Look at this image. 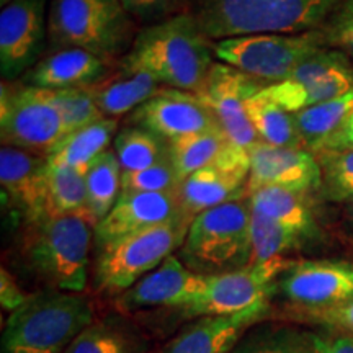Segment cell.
Listing matches in <instances>:
<instances>
[{
    "label": "cell",
    "mask_w": 353,
    "mask_h": 353,
    "mask_svg": "<svg viewBox=\"0 0 353 353\" xmlns=\"http://www.w3.org/2000/svg\"><path fill=\"white\" fill-rule=\"evenodd\" d=\"M128 123L154 132L167 143L200 132L221 131L214 113L200 97L175 88L154 95L130 113Z\"/></svg>",
    "instance_id": "15"
},
{
    "label": "cell",
    "mask_w": 353,
    "mask_h": 353,
    "mask_svg": "<svg viewBox=\"0 0 353 353\" xmlns=\"http://www.w3.org/2000/svg\"><path fill=\"white\" fill-rule=\"evenodd\" d=\"M250 234H252V257H250L249 265L263 263L272 259L283 257L286 252L298 249L306 241L293 229L265 218L255 211H252Z\"/></svg>",
    "instance_id": "34"
},
{
    "label": "cell",
    "mask_w": 353,
    "mask_h": 353,
    "mask_svg": "<svg viewBox=\"0 0 353 353\" xmlns=\"http://www.w3.org/2000/svg\"><path fill=\"white\" fill-rule=\"evenodd\" d=\"M94 229L79 214L44 216L26 224L21 254L30 270L51 290L82 293Z\"/></svg>",
    "instance_id": "3"
},
{
    "label": "cell",
    "mask_w": 353,
    "mask_h": 353,
    "mask_svg": "<svg viewBox=\"0 0 353 353\" xmlns=\"http://www.w3.org/2000/svg\"><path fill=\"white\" fill-rule=\"evenodd\" d=\"M249 196L203 211L190 224L180 260L192 272L211 276L247 267L252 257Z\"/></svg>",
    "instance_id": "5"
},
{
    "label": "cell",
    "mask_w": 353,
    "mask_h": 353,
    "mask_svg": "<svg viewBox=\"0 0 353 353\" xmlns=\"http://www.w3.org/2000/svg\"><path fill=\"white\" fill-rule=\"evenodd\" d=\"M65 136L63 118L43 88L2 82L0 138L3 145L48 159Z\"/></svg>",
    "instance_id": "9"
},
{
    "label": "cell",
    "mask_w": 353,
    "mask_h": 353,
    "mask_svg": "<svg viewBox=\"0 0 353 353\" xmlns=\"http://www.w3.org/2000/svg\"><path fill=\"white\" fill-rule=\"evenodd\" d=\"M85 174L87 172L74 167H50L48 216L79 214L87 218Z\"/></svg>",
    "instance_id": "32"
},
{
    "label": "cell",
    "mask_w": 353,
    "mask_h": 353,
    "mask_svg": "<svg viewBox=\"0 0 353 353\" xmlns=\"http://www.w3.org/2000/svg\"><path fill=\"white\" fill-rule=\"evenodd\" d=\"M341 0H185V10L211 41L317 30Z\"/></svg>",
    "instance_id": "2"
},
{
    "label": "cell",
    "mask_w": 353,
    "mask_h": 353,
    "mask_svg": "<svg viewBox=\"0 0 353 353\" xmlns=\"http://www.w3.org/2000/svg\"><path fill=\"white\" fill-rule=\"evenodd\" d=\"M180 180L170 156H167L148 169L138 172H123L121 190L123 192H175Z\"/></svg>",
    "instance_id": "37"
},
{
    "label": "cell",
    "mask_w": 353,
    "mask_h": 353,
    "mask_svg": "<svg viewBox=\"0 0 353 353\" xmlns=\"http://www.w3.org/2000/svg\"><path fill=\"white\" fill-rule=\"evenodd\" d=\"M94 322V306L81 293L48 290L10 312L2 353H64Z\"/></svg>",
    "instance_id": "4"
},
{
    "label": "cell",
    "mask_w": 353,
    "mask_h": 353,
    "mask_svg": "<svg viewBox=\"0 0 353 353\" xmlns=\"http://www.w3.org/2000/svg\"><path fill=\"white\" fill-rule=\"evenodd\" d=\"M327 48L341 51L353 64V0H341L322 28Z\"/></svg>",
    "instance_id": "38"
},
{
    "label": "cell",
    "mask_w": 353,
    "mask_h": 353,
    "mask_svg": "<svg viewBox=\"0 0 353 353\" xmlns=\"http://www.w3.org/2000/svg\"><path fill=\"white\" fill-rule=\"evenodd\" d=\"M276 290L286 301L307 312L353 301V263L337 260L291 262L278 276Z\"/></svg>",
    "instance_id": "13"
},
{
    "label": "cell",
    "mask_w": 353,
    "mask_h": 353,
    "mask_svg": "<svg viewBox=\"0 0 353 353\" xmlns=\"http://www.w3.org/2000/svg\"><path fill=\"white\" fill-rule=\"evenodd\" d=\"M185 211L175 192H123L112 211L94 229L95 247H103L130 234L161 226L176 218H183ZM188 218V216H187Z\"/></svg>",
    "instance_id": "18"
},
{
    "label": "cell",
    "mask_w": 353,
    "mask_h": 353,
    "mask_svg": "<svg viewBox=\"0 0 353 353\" xmlns=\"http://www.w3.org/2000/svg\"><path fill=\"white\" fill-rule=\"evenodd\" d=\"M28 299L30 294H26L20 288L15 278L12 276V273L7 272L6 268H2L0 270V303H2V307L13 312L15 309L23 306Z\"/></svg>",
    "instance_id": "42"
},
{
    "label": "cell",
    "mask_w": 353,
    "mask_h": 353,
    "mask_svg": "<svg viewBox=\"0 0 353 353\" xmlns=\"http://www.w3.org/2000/svg\"><path fill=\"white\" fill-rule=\"evenodd\" d=\"M44 94L52 103V107L59 112L68 134L105 118L100 108L97 107L90 88L44 90Z\"/></svg>",
    "instance_id": "35"
},
{
    "label": "cell",
    "mask_w": 353,
    "mask_h": 353,
    "mask_svg": "<svg viewBox=\"0 0 353 353\" xmlns=\"http://www.w3.org/2000/svg\"><path fill=\"white\" fill-rule=\"evenodd\" d=\"M134 23L121 0H51L48 39L54 48H79L110 61L131 48Z\"/></svg>",
    "instance_id": "6"
},
{
    "label": "cell",
    "mask_w": 353,
    "mask_h": 353,
    "mask_svg": "<svg viewBox=\"0 0 353 353\" xmlns=\"http://www.w3.org/2000/svg\"><path fill=\"white\" fill-rule=\"evenodd\" d=\"M307 316H311L312 319L321 322V324L347 330L348 334L353 335V301L332 309H325V311L307 312Z\"/></svg>",
    "instance_id": "41"
},
{
    "label": "cell",
    "mask_w": 353,
    "mask_h": 353,
    "mask_svg": "<svg viewBox=\"0 0 353 353\" xmlns=\"http://www.w3.org/2000/svg\"><path fill=\"white\" fill-rule=\"evenodd\" d=\"M48 159L23 149L2 145L0 149V185L8 205L17 210L26 224L48 216Z\"/></svg>",
    "instance_id": "19"
},
{
    "label": "cell",
    "mask_w": 353,
    "mask_h": 353,
    "mask_svg": "<svg viewBox=\"0 0 353 353\" xmlns=\"http://www.w3.org/2000/svg\"><path fill=\"white\" fill-rule=\"evenodd\" d=\"M113 151L123 172H138L169 156V143L144 128L130 125L114 136Z\"/></svg>",
    "instance_id": "30"
},
{
    "label": "cell",
    "mask_w": 353,
    "mask_h": 353,
    "mask_svg": "<svg viewBox=\"0 0 353 353\" xmlns=\"http://www.w3.org/2000/svg\"><path fill=\"white\" fill-rule=\"evenodd\" d=\"M311 353H353V335H312Z\"/></svg>",
    "instance_id": "43"
},
{
    "label": "cell",
    "mask_w": 353,
    "mask_h": 353,
    "mask_svg": "<svg viewBox=\"0 0 353 353\" xmlns=\"http://www.w3.org/2000/svg\"><path fill=\"white\" fill-rule=\"evenodd\" d=\"M123 169L112 149L101 152L88 165L87 185V218L94 228L107 216L121 195Z\"/></svg>",
    "instance_id": "28"
},
{
    "label": "cell",
    "mask_w": 353,
    "mask_h": 353,
    "mask_svg": "<svg viewBox=\"0 0 353 353\" xmlns=\"http://www.w3.org/2000/svg\"><path fill=\"white\" fill-rule=\"evenodd\" d=\"M348 221H350V224L353 226V200L350 201V206H348Z\"/></svg>",
    "instance_id": "45"
},
{
    "label": "cell",
    "mask_w": 353,
    "mask_h": 353,
    "mask_svg": "<svg viewBox=\"0 0 353 353\" xmlns=\"http://www.w3.org/2000/svg\"><path fill=\"white\" fill-rule=\"evenodd\" d=\"M107 77V61L79 48H61L41 57L25 74L23 83L44 90H65L90 88Z\"/></svg>",
    "instance_id": "21"
},
{
    "label": "cell",
    "mask_w": 353,
    "mask_h": 353,
    "mask_svg": "<svg viewBox=\"0 0 353 353\" xmlns=\"http://www.w3.org/2000/svg\"><path fill=\"white\" fill-rule=\"evenodd\" d=\"M353 88V64L341 51L324 48L299 64L285 81L270 83L260 95L290 113L319 105Z\"/></svg>",
    "instance_id": "10"
},
{
    "label": "cell",
    "mask_w": 353,
    "mask_h": 353,
    "mask_svg": "<svg viewBox=\"0 0 353 353\" xmlns=\"http://www.w3.org/2000/svg\"><path fill=\"white\" fill-rule=\"evenodd\" d=\"M270 316L263 301L231 316H203L167 343L162 353H232L254 325Z\"/></svg>",
    "instance_id": "20"
},
{
    "label": "cell",
    "mask_w": 353,
    "mask_h": 353,
    "mask_svg": "<svg viewBox=\"0 0 353 353\" xmlns=\"http://www.w3.org/2000/svg\"><path fill=\"white\" fill-rule=\"evenodd\" d=\"M208 286V276L192 272L180 257L170 255L156 270L141 278L117 299L120 311H141L152 307L193 306Z\"/></svg>",
    "instance_id": "16"
},
{
    "label": "cell",
    "mask_w": 353,
    "mask_h": 353,
    "mask_svg": "<svg viewBox=\"0 0 353 353\" xmlns=\"http://www.w3.org/2000/svg\"><path fill=\"white\" fill-rule=\"evenodd\" d=\"M324 48L327 43L319 28L291 34H247L213 43V52L221 63L267 83L288 79L299 64Z\"/></svg>",
    "instance_id": "8"
},
{
    "label": "cell",
    "mask_w": 353,
    "mask_h": 353,
    "mask_svg": "<svg viewBox=\"0 0 353 353\" xmlns=\"http://www.w3.org/2000/svg\"><path fill=\"white\" fill-rule=\"evenodd\" d=\"M64 353H145V342L125 321L107 317L83 329Z\"/></svg>",
    "instance_id": "26"
},
{
    "label": "cell",
    "mask_w": 353,
    "mask_h": 353,
    "mask_svg": "<svg viewBox=\"0 0 353 353\" xmlns=\"http://www.w3.org/2000/svg\"><path fill=\"white\" fill-rule=\"evenodd\" d=\"M213 43L188 13L170 17L136 33L121 70L145 72L161 85L198 94L213 68Z\"/></svg>",
    "instance_id": "1"
},
{
    "label": "cell",
    "mask_w": 353,
    "mask_h": 353,
    "mask_svg": "<svg viewBox=\"0 0 353 353\" xmlns=\"http://www.w3.org/2000/svg\"><path fill=\"white\" fill-rule=\"evenodd\" d=\"M228 138L223 131L200 132L169 143V156L180 180L213 164Z\"/></svg>",
    "instance_id": "33"
},
{
    "label": "cell",
    "mask_w": 353,
    "mask_h": 353,
    "mask_svg": "<svg viewBox=\"0 0 353 353\" xmlns=\"http://www.w3.org/2000/svg\"><path fill=\"white\" fill-rule=\"evenodd\" d=\"M48 34L46 0H10L0 13V72L25 76L39 61Z\"/></svg>",
    "instance_id": "14"
},
{
    "label": "cell",
    "mask_w": 353,
    "mask_h": 353,
    "mask_svg": "<svg viewBox=\"0 0 353 353\" xmlns=\"http://www.w3.org/2000/svg\"><path fill=\"white\" fill-rule=\"evenodd\" d=\"M8 2H10V0H0V3H2V7H3V6H7Z\"/></svg>",
    "instance_id": "46"
},
{
    "label": "cell",
    "mask_w": 353,
    "mask_h": 353,
    "mask_svg": "<svg viewBox=\"0 0 353 353\" xmlns=\"http://www.w3.org/2000/svg\"><path fill=\"white\" fill-rule=\"evenodd\" d=\"M312 335L296 327L260 322L247 332L232 353H311Z\"/></svg>",
    "instance_id": "31"
},
{
    "label": "cell",
    "mask_w": 353,
    "mask_h": 353,
    "mask_svg": "<svg viewBox=\"0 0 353 353\" xmlns=\"http://www.w3.org/2000/svg\"><path fill=\"white\" fill-rule=\"evenodd\" d=\"M161 83L145 72H125L107 77L90 87L97 107L105 118H118L134 112L161 92Z\"/></svg>",
    "instance_id": "23"
},
{
    "label": "cell",
    "mask_w": 353,
    "mask_h": 353,
    "mask_svg": "<svg viewBox=\"0 0 353 353\" xmlns=\"http://www.w3.org/2000/svg\"><path fill=\"white\" fill-rule=\"evenodd\" d=\"M353 113V88L345 94L294 113L298 131L307 151L317 154L330 136Z\"/></svg>",
    "instance_id": "27"
},
{
    "label": "cell",
    "mask_w": 353,
    "mask_h": 353,
    "mask_svg": "<svg viewBox=\"0 0 353 353\" xmlns=\"http://www.w3.org/2000/svg\"><path fill=\"white\" fill-rule=\"evenodd\" d=\"M117 126V118H103L69 132L48 157V164L50 167H74L87 172L88 165L108 149V144L114 139Z\"/></svg>",
    "instance_id": "25"
},
{
    "label": "cell",
    "mask_w": 353,
    "mask_h": 353,
    "mask_svg": "<svg viewBox=\"0 0 353 353\" xmlns=\"http://www.w3.org/2000/svg\"><path fill=\"white\" fill-rule=\"evenodd\" d=\"M249 201L255 213L293 229L306 241L319 234L304 193L280 187H263L250 193Z\"/></svg>",
    "instance_id": "24"
},
{
    "label": "cell",
    "mask_w": 353,
    "mask_h": 353,
    "mask_svg": "<svg viewBox=\"0 0 353 353\" xmlns=\"http://www.w3.org/2000/svg\"><path fill=\"white\" fill-rule=\"evenodd\" d=\"M121 6L131 19L159 23L183 13L185 0H121Z\"/></svg>",
    "instance_id": "39"
},
{
    "label": "cell",
    "mask_w": 353,
    "mask_h": 353,
    "mask_svg": "<svg viewBox=\"0 0 353 353\" xmlns=\"http://www.w3.org/2000/svg\"><path fill=\"white\" fill-rule=\"evenodd\" d=\"M321 165V190L330 201L353 200V149L321 151L316 154Z\"/></svg>",
    "instance_id": "36"
},
{
    "label": "cell",
    "mask_w": 353,
    "mask_h": 353,
    "mask_svg": "<svg viewBox=\"0 0 353 353\" xmlns=\"http://www.w3.org/2000/svg\"><path fill=\"white\" fill-rule=\"evenodd\" d=\"M290 263L285 257H276L236 272L211 275L205 294L183 312L196 317L231 316L268 301L276 291L278 276Z\"/></svg>",
    "instance_id": "11"
},
{
    "label": "cell",
    "mask_w": 353,
    "mask_h": 353,
    "mask_svg": "<svg viewBox=\"0 0 353 353\" xmlns=\"http://www.w3.org/2000/svg\"><path fill=\"white\" fill-rule=\"evenodd\" d=\"M353 149V113L347 118V121L325 141L321 151H347ZM319 151V152H321Z\"/></svg>",
    "instance_id": "44"
},
{
    "label": "cell",
    "mask_w": 353,
    "mask_h": 353,
    "mask_svg": "<svg viewBox=\"0 0 353 353\" xmlns=\"http://www.w3.org/2000/svg\"><path fill=\"white\" fill-rule=\"evenodd\" d=\"M270 83L224 63H214L198 97L214 113L228 141L252 149L260 138L245 112V101Z\"/></svg>",
    "instance_id": "12"
},
{
    "label": "cell",
    "mask_w": 353,
    "mask_h": 353,
    "mask_svg": "<svg viewBox=\"0 0 353 353\" xmlns=\"http://www.w3.org/2000/svg\"><path fill=\"white\" fill-rule=\"evenodd\" d=\"M192 221L183 216L99 247L94 265L95 288L120 296L183 245Z\"/></svg>",
    "instance_id": "7"
},
{
    "label": "cell",
    "mask_w": 353,
    "mask_h": 353,
    "mask_svg": "<svg viewBox=\"0 0 353 353\" xmlns=\"http://www.w3.org/2000/svg\"><path fill=\"white\" fill-rule=\"evenodd\" d=\"M245 112L260 141L278 148H304L294 114L275 101L257 94L245 101Z\"/></svg>",
    "instance_id": "29"
},
{
    "label": "cell",
    "mask_w": 353,
    "mask_h": 353,
    "mask_svg": "<svg viewBox=\"0 0 353 353\" xmlns=\"http://www.w3.org/2000/svg\"><path fill=\"white\" fill-rule=\"evenodd\" d=\"M263 187L299 193L321 188V165L316 154L304 148H278L259 141L250 149L247 195Z\"/></svg>",
    "instance_id": "17"
},
{
    "label": "cell",
    "mask_w": 353,
    "mask_h": 353,
    "mask_svg": "<svg viewBox=\"0 0 353 353\" xmlns=\"http://www.w3.org/2000/svg\"><path fill=\"white\" fill-rule=\"evenodd\" d=\"M211 165L218 167L221 172L232 176V179L247 183L250 174V151L231 143V141H226L218 157H216V161Z\"/></svg>",
    "instance_id": "40"
},
{
    "label": "cell",
    "mask_w": 353,
    "mask_h": 353,
    "mask_svg": "<svg viewBox=\"0 0 353 353\" xmlns=\"http://www.w3.org/2000/svg\"><path fill=\"white\" fill-rule=\"evenodd\" d=\"M176 193L185 214L192 219L203 211L249 196L245 182L232 179L214 165L203 167L183 179Z\"/></svg>",
    "instance_id": "22"
}]
</instances>
